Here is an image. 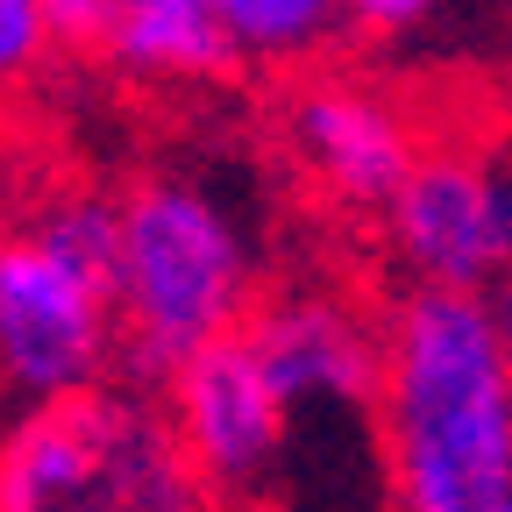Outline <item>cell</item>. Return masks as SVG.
Returning <instances> with one entry per match:
<instances>
[{"label": "cell", "mask_w": 512, "mask_h": 512, "mask_svg": "<svg viewBox=\"0 0 512 512\" xmlns=\"http://www.w3.org/2000/svg\"><path fill=\"white\" fill-rule=\"evenodd\" d=\"M377 434L392 512L512 505V349L491 292L399 285L384 299Z\"/></svg>", "instance_id": "1"}, {"label": "cell", "mask_w": 512, "mask_h": 512, "mask_svg": "<svg viewBox=\"0 0 512 512\" xmlns=\"http://www.w3.org/2000/svg\"><path fill=\"white\" fill-rule=\"evenodd\" d=\"M264 292V242L228 185H214L192 164H150L121 185V377L164 384L185 356L249 328Z\"/></svg>", "instance_id": "2"}, {"label": "cell", "mask_w": 512, "mask_h": 512, "mask_svg": "<svg viewBox=\"0 0 512 512\" xmlns=\"http://www.w3.org/2000/svg\"><path fill=\"white\" fill-rule=\"evenodd\" d=\"M121 192L86 178L36 185L0 242V392L15 413L121 377L114 306Z\"/></svg>", "instance_id": "3"}, {"label": "cell", "mask_w": 512, "mask_h": 512, "mask_svg": "<svg viewBox=\"0 0 512 512\" xmlns=\"http://www.w3.org/2000/svg\"><path fill=\"white\" fill-rule=\"evenodd\" d=\"M0 512H221L157 384L100 377L8 420Z\"/></svg>", "instance_id": "4"}, {"label": "cell", "mask_w": 512, "mask_h": 512, "mask_svg": "<svg viewBox=\"0 0 512 512\" xmlns=\"http://www.w3.org/2000/svg\"><path fill=\"white\" fill-rule=\"evenodd\" d=\"M157 392H164L185 456L207 477L221 512H271L278 505L285 456H292V406L242 328L207 342L200 356H185Z\"/></svg>", "instance_id": "5"}, {"label": "cell", "mask_w": 512, "mask_h": 512, "mask_svg": "<svg viewBox=\"0 0 512 512\" xmlns=\"http://www.w3.org/2000/svg\"><path fill=\"white\" fill-rule=\"evenodd\" d=\"M377 228L406 285L491 292L512 271V171L463 143H427Z\"/></svg>", "instance_id": "6"}, {"label": "cell", "mask_w": 512, "mask_h": 512, "mask_svg": "<svg viewBox=\"0 0 512 512\" xmlns=\"http://www.w3.org/2000/svg\"><path fill=\"white\" fill-rule=\"evenodd\" d=\"M278 136L320 200L342 214H370V221L392 207V192L427 150L413 107L392 86L349 79V72H292Z\"/></svg>", "instance_id": "7"}, {"label": "cell", "mask_w": 512, "mask_h": 512, "mask_svg": "<svg viewBox=\"0 0 512 512\" xmlns=\"http://www.w3.org/2000/svg\"><path fill=\"white\" fill-rule=\"evenodd\" d=\"M285 406H377L384 377V299L328 278H285L256 299L249 328Z\"/></svg>", "instance_id": "8"}, {"label": "cell", "mask_w": 512, "mask_h": 512, "mask_svg": "<svg viewBox=\"0 0 512 512\" xmlns=\"http://www.w3.org/2000/svg\"><path fill=\"white\" fill-rule=\"evenodd\" d=\"M107 72L128 86H214L242 72L221 0H128Z\"/></svg>", "instance_id": "9"}, {"label": "cell", "mask_w": 512, "mask_h": 512, "mask_svg": "<svg viewBox=\"0 0 512 512\" xmlns=\"http://www.w3.org/2000/svg\"><path fill=\"white\" fill-rule=\"evenodd\" d=\"M221 22L249 72H313L349 36L342 0H221Z\"/></svg>", "instance_id": "10"}, {"label": "cell", "mask_w": 512, "mask_h": 512, "mask_svg": "<svg viewBox=\"0 0 512 512\" xmlns=\"http://www.w3.org/2000/svg\"><path fill=\"white\" fill-rule=\"evenodd\" d=\"M128 0H43V22L57 57H79V64H107L114 36H121Z\"/></svg>", "instance_id": "11"}, {"label": "cell", "mask_w": 512, "mask_h": 512, "mask_svg": "<svg viewBox=\"0 0 512 512\" xmlns=\"http://www.w3.org/2000/svg\"><path fill=\"white\" fill-rule=\"evenodd\" d=\"M43 57H57L50 22H43V0H0V72H8V86L36 79Z\"/></svg>", "instance_id": "12"}, {"label": "cell", "mask_w": 512, "mask_h": 512, "mask_svg": "<svg viewBox=\"0 0 512 512\" xmlns=\"http://www.w3.org/2000/svg\"><path fill=\"white\" fill-rule=\"evenodd\" d=\"M342 8H349V36H363V43H399V36L427 29L448 0H342Z\"/></svg>", "instance_id": "13"}, {"label": "cell", "mask_w": 512, "mask_h": 512, "mask_svg": "<svg viewBox=\"0 0 512 512\" xmlns=\"http://www.w3.org/2000/svg\"><path fill=\"white\" fill-rule=\"evenodd\" d=\"M491 306H498V328H505V349H512V271L491 285Z\"/></svg>", "instance_id": "14"}, {"label": "cell", "mask_w": 512, "mask_h": 512, "mask_svg": "<svg viewBox=\"0 0 512 512\" xmlns=\"http://www.w3.org/2000/svg\"><path fill=\"white\" fill-rule=\"evenodd\" d=\"M505 512H512V505H505Z\"/></svg>", "instance_id": "15"}]
</instances>
